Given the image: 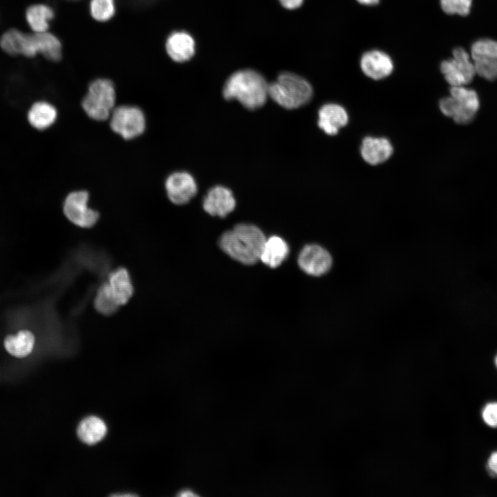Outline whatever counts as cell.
<instances>
[{"label":"cell","mask_w":497,"mask_h":497,"mask_svg":"<svg viewBox=\"0 0 497 497\" xmlns=\"http://www.w3.org/2000/svg\"><path fill=\"white\" fill-rule=\"evenodd\" d=\"M265 240L263 232L257 226L241 223L222 235L219 246L233 259L252 265L260 260Z\"/></svg>","instance_id":"6da1fadb"},{"label":"cell","mask_w":497,"mask_h":497,"mask_svg":"<svg viewBox=\"0 0 497 497\" xmlns=\"http://www.w3.org/2000/svg\"><path fill=\"white\" fill-rule=\"evenodd\" d=\"M222 94L226 100L236 99L246 108L255 110L266 101L269 84L254 70H240L226 79Z\"/></svg>","instance_id":"7a4b0ae2"},{"label":"cell","mask_w":497,"mask_h":497,"mask_svg":"<svg viewBox=\"0 0 497 497\" xmlns=\"http://www.w3.org/2000/svg\"><path fill=\"white\" fill-rule=\"evenodd\" d=\"M269 96L286 109H295L307 104L313 96L311 84L297 74L284 72L269 84Z\"/></svg>","instance_id":"3957f363"},{"label":"cell","mask_w":497,"mask_h":497,"mask_svg":"<svg viewBox=\"0 0 497 497\" xmlns=\"http://www.w3.org/2000/svg\"><path fill=\"white\" fill-rule=\"evenodd\" d=\"M116 93L113 82L108 79H97L88 87L81 106L86 115L96 121L108 119L115 108Z\"/></svg>","instance_id":"277c9868"},{"label":"cell","mask_w":497,"mask_h":497,"mask_svg":"<svg viewBox=\"0 0 497 497\" xmlns=\"http://www.w3.org/2000/svg\"><path fill=\"white\" fill-rule=\"evenodd\" d=\"M479 106L476 92L465 86L451 87L450 95L441 99L439 102L441 112L460 124L471 121Z\"/></svg>","instance_id":"5b68a950"},{"label":"cell","mask_w":497,"mask_h":497,"mask_svg":"<svg viewBox=\"0 0 497 497\" xmlns=\"http://www.w3.org/2000/svg\"><path fill=\"white\" fill-rule=\"evenodd\" d=\"M452 54V58L441 63V72L451 87L465 86L476 75L471 55L460 47L454 48Z\"/></svg>","instance_id":"8992f818"},{"label":"cell","mask_w":497,"mask_h":497,"mask_svg":"<svg viewBox=\"0 0 497 497\" xmlns=\"http://www.w3.org/2000/svg\"><path fill=\"white\" fill-rule=\"evenodd\" d=\"M111 129L124 139H131L142 135L146 128L145 116L142 110L133 106H120L110 114Z\"/></svg>","instance_id":"52a82bcc"},{"label":"cell","mask_w":497,"mask_h":497,"mask_svg":"<svg viewBox=\"0 0 497 497\" xmlns=\"http://www.w3.org/2000/svg\"><path fill=\"white\" fill-rule=\"evenodd\" d=\"M89 195L85 191H73L68 195L64 203V213L67 219L81 228H90L97 222L99 213L88 206Z\"/></svg>","instance_id":"ba28073f"},{"label":"cell","mask_w":497,"mask_h":497,"mask_svg":"<svg viewBox=\"0 0 497 497\" xmlns=\"http://www.w3.org/2000/svg\"><path fill=\"white\" fill-rule=\"evenodd\" d=\"M471 57L477 75L489 81L497 79V41L477 40L471 46Z\"/></svg>","instance_id":"9c48e42d"},{"label":"cell","mask_w":497,"mask_h":497,"mask_svg":"<svg viewBox=\"0 0 497 497\" xmlns=\"http://www.w3.org/2000/svg\"><path fill=\"white\" fill-rule=\"evenodd\" d=\"M298 263L306 274L321 276L330 271L333 259L330 253L318 244H307L301 250Z\"/></svg>","instance_id":"30bf717a"},{"label":"cell","mask_w":497,"mask_h":497,"mask_svg":"<svg viewBox=\"0 0 497 497\" xmlns=\"http://www.w3.org/2000/svg\"><path fill=\"white\" fill-rule=\"evenodd\" d=\"M167 196L175 204L188 203L197 193V186L193 177L187 172H175L165 182Z\"/></svg>","instance_id":"8fae6325"},{"label":"cell","mask_w":497,"mask_h":497,"mask_svg":"<svg viewBox=\"0 0 497 497\" xmlns=\"http://www.w3.org/2000/svg\"><path fill=\"white\" fill-rule=\"evenodd\" d=\"M1 49L10 55H21L33 57L38 52L34 33L28 34L17 29H10L0 39Z\"/></svg>","instance_id":"7c38bea8"},{"label":"cell","mask_w":497,"mask_h":497,"mask_svg":"<svg viewBox=\"0 0 497 497\" xmlns=\"http://www.w3.org/2000/svg\"><path fill=\"white\" fill-rule=\"evenodd\" d=\"M232 191L223 186L211 188L203 199V208L209 215L224 217L235 207Z\"/></svg>","instance_id":"4fadbf2b"},{"label":"cell","mask_w":497,"mask_h":497,"mask_svg":"<svg viewBox=\"0 0 497 497\" xmlns=\"http://www.w3.org/2000/svg\"><path fill=\"white\" fill-rule=\"evenodd\" d=\"M360 67L365 75L378 80L388 77L393 71L391 59L380 50H371L364 53L360 59Z\"/></svg>","instance_id":"5bb4252c"},{"label":"cell","mask_w":497,"mask_h":497,"mask_svg":"<svg viewBox=\"0 0 497 497\" xmlns=\"http://www.w3.org/2000/svg\"><path fill=\"white\" fill-rule=\"evenodd\" d=\"M166 49L169 57L176 62L190 60L195 51L193 37L187 32L175 31L167 38Z\"/></svg>","instance_id":"9a60e30c"},{"label":"cell","mask_w":497,"mask_h":497,"mask_svg":"<svg viewBox=\"0 0 497 497\" xmlns=\"http://www.w3.org/2000/svg\"><path fill=\"white\" fill-rule=\"evenodd\" d=\"M349 117L345 109L336 104H327L318 111V126L327 135H335L340 128L348 123Z\"/></svg>","instance_id":"2e32d148"},{"label":"cell","mask_w":497,"mask_h":497,"mask_svg":"<svg viewBox=\"0 0 497 497\" xmlns=\"http://www.w3.org/2000/svg\"><path fill=\"white\" fill-rule=\"evenodd\" d=\"M360 153L363 159L371 165L386 162L393 153L391 142L384 137H367L362 140Z\"/></svg>","instance_id":"e0dca14e"},{"label":"cell","mask_w":497,"mask_h":497,"mask_svg":"<svg viewBox=\"0 0 497 497\" xmlns=\"http://www.w3.org/2000/svg\"><path fill=\"white\" fill-rule=\"evenodd\" d=\"M107 283L115 300L119 306L126 304L133 296V286L126 269L119 267L112 271L108 276Z\"/></svg>","instance_id":"ac0fdd59"},{"label":"cell","mask_w":497,"mask_h":497,"mask_svg":"<svg viewBox=\"0 0 497 497\" xmlns=\"http://www.w3.org/2000/svg\"><path fill=\"white\" fill-rule=\"evenodd\" d=\"M288 244L280 237L274 235L266 239L260 260L271 268H276L287 257Z\"/></svg>","instance_id":"d6986e66"},{"label":"cell","mask_w":497,"mask_h":497,"mask_svg":"<svg viewBox=\"0 0 497 497\" xmlns=\"http://www.w3.org/2000/svg\"><path fill=\"white\" fill-rule=\"evenodd\" d=\"M57 112L55 107L46 101H38L30 108L28 114L30 124L38 130H44L56 121Z\"/></svg>","instance_id":"ffe728a7"},{"label":"cell","mask_w":497,"mask_h":497,"mask_svg":"<svg viewBox=\"0 0 497 497\" xmlns=\"http://www.w3.org/2000/svg\"><path fill=\"white\" fill-rule=\"evenodd\" d=\"M35 342L34 335L29 331L22 330L15 335H8L4 340V346L10 355L24 358L32 351Z\"/></svg>","instance_id":"44dd1931"},{"label":"cell","mask_w":497,"mask_h":497,"mask_svg":"<svg viewBox=\"0 0 497 497\" xmlns=\"http://www.w3.org/2000/svg\"><path fill=\"white\" fill-rule=\"evenodd\" d=\"M107 427L104 422L96 416H89L79 423L77 428L79 438L85 443L93 445L105 436Z\"/></svg>","instance_id":"7402d4cb"},{"label":"cell","mask_w":497,"mask_h":497,"mask_svg":"<svg viewBox=\"0 0 497 497\" xmlns=\"http://www.w3.org/2000/svg\"><path fill=\"white\" fill-rule=\"evenodd\" d=\"M53 17L52 8L44 4L32 5L26 12L28 23L35 32H46L49 27L48 22Z\"/></svg>","instance_id":"603a6c76"},{"label":"cell","mask_w":497,"mask_h":497,"mask_svg":"<svg viewBox=\"0 0 497 497\" xmlns=\"http://www.w3.org/2000/svg\"><path fill=\"white\" fill-rule=\"evenodd\" d=\"M38 53L46 59L57 61L61 57V44L52 34L48 32H34Z\"/></svg>","instance_id":"cb8c5ba5"},{"label":"cell","mask_w":497,"mask_h":497,"mask_svg":"<svg viewBox=\"0 0 497 497\" xmlns=\"http://www.w3.org/2000/svg\"><path fill=\"white\" fill-rule=\"evenodd\" d=\"M94 306L95 309L102 315H112L115 313L119 306L115 300L107 282L103 283L97 292Z\"/></svg>","instance_id":"d4e9b609"},{"label":"cell","mask_w":497,"mask_h":497,"mask_svg":"<svg viewBox=\"0 0 497 497\" xmlns=\"http://www.w3.org/2000/svg\"><path fill=\"white\" fill-rule=\"evenodd\" d=\"M114 0H91L90 13L98 21H106L115 14Z\"/></svg>","instance_id":"484cf974"},{"label":"cell","mask_w":497,"mask_h":497,"mask_svg":"<svg viewBox=\"0 0 497 497\" xmlns=\"http://www.w3.org/2000/svg\"><path fill=\"white\" fill-rule=\"evenodd\" d=\"M472 0H440V6L449 14L467 15L471 9Z\"/></svg>","instance_id":"4316f807"},{"label":"cell","mask_w":497,"mask_h":497,"mask_svg":"<svg viewBox=\"0 0 497 497\" xmlns=\"http://www.w3.org/2000/svg\"><path fill=\"white\" fill-rule=\"evenodd\" d=\"M484 423L490 428H497V401H490L485 404L480 411Z\"/></svg>","instance_id":"83f0119b"},{"label":"cell","mask_w":497,"mask_h":497,"mask_svg":"<svg viewBox=\"0 0 497 497\" xmlns=\"http://www.w3.org/2000/svg\"><path fill=\"white\" fill-rule=\"evenodd\" d=\"M486 470L488 474L497 478V450L492 451L486 462Z\"/></svg>","instance_id":"f1b7e54d"},{"label":"cell","mask_w":497,"mask_h":497,"mask_svg":"<svg viewBox=\"0 0 497 497\" xmlns=\"http://www.w3.org/2000/svg\"><path fill=\"white\" fill-rule=\"evenodd\" d=\"M280 4L288 10L298 8L303 3L304 0H278Z\"/></svg>","instance_id":"f546056e"},{"label":"cell","mask_w":497,"mask_h":497,"mask_svg":"<svg viewBox=\"0 0 497 497\" xmlns=\"http://www.w3.org/2000/svg\"><path fill=\"white\" fill-rule=\"evenodd\" d=\"M359 3L364 4V5H376L377 4L380 0H357Z\"/></svg>","instance_id":"4dcf8cb0"},{"label":"cell","mask_w":497,"mask_h":497,"mask_svg":"<svg viewBox=\"0 0 497 497\" xmlns=\"http://www.w3.org/2000/svg\"><path fill=\"white\" fill-rule=\"evenodd\" d=\"M494 364L497 369V354L496 355V356L494 358Z\"/></svg>","instance_id":"1f68e13d"}]
</instances>
